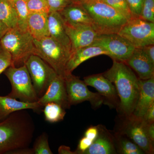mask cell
<instances>
[{
	"instance_id": "cell-1",
	"label": "cell",
	"mask_w": 154,
	"mask_h": 154,
	"mask_svg": "<svg viewBox=\"0 0 154 154\" xmlns=\"http://www.w3.org/2000/svg\"><path fill=\"white\" fill-rule=\"evenodd\" d=\"M35 128L26 110L11 113L0 121V154H31L29 146Z\"/></svg>"
},
{
	"instance_id": "cell-2",
	"label": "cell",
	"mask_w": 154,
	"mask_h": 154,
	"mask_svg": "<svg viewBox=\"0 0 154 154\" xmlns=\"http://www.w3.org/2000/svg\"><path fill=\"white\" fill-rule=\"evenodd\" d=\"M102 75L115 86L120 100V115H131L139 95V78L125 63L115 60L111 68Z\"/></svg>"
},
{
	"instance_id": "cell-3",
	"label": "cell",
	"mask_w": 154,
	"mask_h": 154,
	"mask_svg": "<svg viewBox=\"0 0 154 154\" xmlns=\"http://www.w3.org/2000/svg\"><path fill=\"white\" fill-rule=\"evenodd\" d=\"M93 21L92 27L99 34L118 33L128 20L101 0H89L82 4Z\"/></svg>"
},
{
	"instance_id": "cell-4",
	"label": "cell",
	"mask_w": 154,
	"mask_h": 154,
	"mask_svg": "<svg viewBox=\"0 0 154 154\" xmlns=\"http://www.w3.org/2000/svg\"><path fill=\"white\" fill-rule=\"evenodd\" d=\"M1 48L8 51L12 58V66H22L31 54H35L34 39L28 31L18 27L9 29L0 39Z\"/></svg>"
},
{
	"instance_id": "cell-5",
	"label": "cell",
	"mask_w": 154,
	"mask_h": 154,
	"mask_svg": "<svg viewBox=\"0 0 154 154\" xmlns=\"http://www.w3.org/2000/svg\"><path fill=\"white\" fill-rule=\"evenodd\" d=\"M35 55L38 56L51 67L59 75L64 78L67 63L72 51L50 36L40 40L34 39Z\"/></svg>"
},
{
	"instance_id": "cell-6",
	"label": "cell",
	"mask_w": 154,
	"mask_h": 154,
	"mask_svg": "<svg viewBox=\"0 0 154 154\" xmlns=\"http://www.w3.org/2000/svg\"><path fill=\"white\" fill-rule=\"evenodd\" d=\"M119 118L115 131L129 137L143 150L145 154H154V142L148 135L147 123L143 119L132 114L127 116L120 115Z\"/></svg>"
},
{
	"instance_id": "cell-7",
	"label": "cell",
	"mask_w": 154,
	"mask_h": 154,
	"mask_svg": "<svg viewBox=\"0 0 154 154\" xmlns=\"http://www.w3.org/2000/svg\"><path fill=\"white\" fill-rule=\"evenodd\" d=\"M4 72L12 86L8 96L22 102H38L39 98L25 64L19 67L9 66Z\"/></svg>"
},
{
	"instance_id": "cell-8",
	"label": "cell",
	"mask_w": 154,
	"mask_h": 154,
	"mask_svg": "<svg viewBox=\"0 0 154 154\" xmlns=\"http://www.w3.org/2000/svg\"><path fill=\"white\" fill-rule=\"evenodd\" d=\"M118 33L135 48L154 44V23L140 17L128 20Z\"/></svg>"
},
{
	"instance_id": "cell-9",
	"label": "cell",
	"mask_w": 154,
	"mask_h": 154,
	"mask_svg": "<svg viewBox=\"0 0 154 154\" xmlns=\"http://www.w3.org/2000/svg\"><path fill=\"white\" fill-rule=\"evenodd\" d=\"M64 79L71 106L88 101L94 108H97L104 103L102 96L98 93L91 92L84 81L80 79L79 77L70 73L67 74Z\"/></svg>"
},
{
	"instance_id": "cell-10",
	"label": "cell",
	"mask_w": 154,
	"mask_h": 154,
	"mask_svg": "<svg viewBox=\"0 0 154 154\" xmlns=\"http://www.w3.org/2000/svg\"><path fill=\"white\" fill-rule=\"evenodd\" d=\"M38 98L45 93L51 81L57 74L41 58L31 54L25 63Z\"/></svg>"
},
{
	"instance_id": "cell-11",
	"label": "cell",
	"mask_w": 154,
	"mask_h": 154,
	"mask_svg": "<svg viewBox=\"0 0 154 154\" xmlns=\"http://www.w3.org/2000/svg\"><path fill=\"white\" fill-rule=\"evenodd\" d=\"M92 45H97L107 51L113 60L125 61L131 55L135 48L118 33L99 34Z\"/></svg>"
},
{
	"instance_id": "cell-12",
	"label": "cell",
	"mask_w": 154,
	"mask_h": 154,
	"mask_svg": "<svg viewBox=\"0 0 154 154\" xmlns=\"http://www.w3.org/2000/svg\"><path fill=\"white\" fill-rule=\"evenodd\" d=\"M88 86L96 89L104 99V103L110 108H115L118 111L120 100L114 85L103 76L102 74L91 75L84 78Z\"/></svg>"
},
{
	"instance_id": "cell-13",
	"label": "cell",
	"mask_w": 154,
	"mask_h": 154,
	"mask_svg": "<svg viewBox=\"0 0 154 154\" xmlns=\"http://www.w3.org/2000/svg\"><path fill=\"white\" fill-rule=\"evenodd\" d=\"M38 102L43 107L47 103L52 102L60 105L64 109H69L71 106L69 103L63 77L56 75Z\"/></svg>"
},
{
	"instance_id": "cell-14",
	"label": "cell",
	"mask_w": 154,
	"mask_h": 154,
	"mask_svg": "<svg viewBox=\"0 0 154 154\" xmlns=\"http://www.w3.org/2000/svg\"><path fill=\"white\" fill-rule=\"evenodd\" d=\"M64 24L66 31L70 40L72 53L92 45L99 34L91 26H72Z\"/></svg>"
},
{
	"instance_id": "cell-15",
	"label": "cell",
	"mask_w": 154,
	"mask_h": 154,
	"mask_svg": "<svg viewBox=\"0 0 154 154\" xmlns=\"http://www.w3.org/2000/svg\"><path fill=\"white\" fill-rule=\"evenodd\" d=\"M139 80L140 92L137 103L132 113L143 117L147 110L154 103V75L148 79Z\"/></svg>"
},
{
	"instance_id": "cell-16",
	"label": "cell",
	"mask_w": 154,
	"mask_h": 154,
	"mask_svg": "<svg viewBox=\"0 0 154 154\" xmlns=\"http://www.w3.org/2000/svg\"><path fill=\"white\" fill-rule=\"evenodd\" d=\"M125 63L136 72L140 79H148L154 75V64L152 63L142 48H135Z\"/></svg>"
},
{
	"instance_id": "cell-17",
	"label": "cell",
	"mask_w": 154,
	"mask_h": 154,
	"mask_svg": "<svg viewBox=\"0 0 154 154\" xmlns=\"http://www.w3.org/2000/svg\"><path fill=\"white\" fill-rule=\"evenodd\" d=\"M58 12L67 25L72 26L93 25L89 13L81 4L72 3Z\"/></svg>"
},
{
	"instance_id": "cell-18",
	"label": "cell",
	"mask_w": 154,
	"mask_h": 154,
	"mask_svg": "<svg viewBox=\"0 0 154 154\" xmlns=\"http://www.w3.org/2000/svg\"><path fill=\"white\" fill-rule=\"evenodd\" d=\"M99 134L84 154H116L114 136L102 125H98Z\"/></svg>"
},
{
	"instance_id": "cell-19",
	"label": "cell",
	"mask_w": 154,
	"mask_h": 154,
	"mask_svg": "<svg viewBox=\"0 0 154 154\" xmlns=\"http://www.w3.org/2000/svg\"><path fill=\"white\" fill-rule=\"evenodd\" d=\"M42 108L43 107L38 102H24L8 96H0V120L7 118L16 111L30 109L38 113Z\"/></svg>"
},
{
	"instance_id": "cell-20",
	"label": "cell",
	"mask_w": 154,
	"mask_h": 154,
	"mask_svg": "<svg viewBox=\"0 0 154 154\" xmlns=\"http://www.w3.org/2000/svg\"><path fill=\"white\" fill-rule=\"evenodd\" d=\"M49 36L72 51L71 44L65 27L64 22L58 12L48 14Z\"/></svg>"
},
{
	"instance_id": "cell-21",
	"label": "cell",
	"mask_w": 154,
	"mask_h": 154,
	"mask_svg": "<svg viewBox=\"0 0 154 154\" xmlns=\"http://www.w3.org/2000/svg\"><path fill=\"white\" fill-rule=\"evenodd\" d=\"M102 54L108 55V53L104 48L97 45H91L76 50L72 53L67 63L66 75L72 73L77 67L86 60Z\"/></svg>"
},
{
	"instance_id": "cell-22",
	"label": "cell",
	"mask_w": 154,
	"mask_h": 154,
	"mask_svg": "<svg viewBox=\"0 0 154 154\" xmlns=\"http://www.w3.org/2000/svg\"><path fill=\"white\" fill-rule=\"evenodd\" d=\"M28 31L33 39L40 40L49 36L48 14L29 13L27 22Z\"/></svg>"
},
{
	"instance_id": "cell-23",
	"label": "cell",
	"mask_w": 154,
	"mask_h": 154,
	"mask_svg": "<svg viewBox=\"0 0 154 154\" xmlns=\"http://www.w3.org/2000/svg\"><path fill=\"white\" fill-rule=\"evenodd\" d=\"M113 136L117 154H145L139 146L125 135L115 131Z\"/></svg>"
},
{
	"instance_id": "cell-24",
	"label": "cell",
	"mask_w": 154,
	"mask_h": 154,
	"mask_svg": "<svg viewBox=\"0 0 154 154\" xmlns=\"http://www.w3.org/2000/svg\"><path fill=\"white\" fill-rule=\"evenodd\" d=\"M0 21L9 29L18 27L17 11L11 0H0Z\"/></svg>"
},
{
	"instance_id": "cell-25",
	"label": "cell",
	"mask_w": 154,
	"mask_h": 154,
	"mask_svg": "<svg viewBox=\"0 0 154 154\" xmlns=\"http://www.w3.org/2000/svg\"><path fill=\"white\" fill-rule=\"evenodd\" d=\"M43 111L45 120L51 123L63 120L66 114L65 109L58 104L52 102L45 105Z\"/></svg>"
},
{
	"instance_id": "cell-26",
	"label": "cell",
	"mask_w": 154,
	"mask_h": 154,
	"mask_svg": "<svg viewBox=\"0 0 154 154\" xmlns=\"http://www.w3.org/2000/svg\"><path fill=\"white\" fill-rule=\"evenodd\" d=\"M17 11L18 28L22 31H28L27 22L29 11L27 7V0H11Z\"/></svg>"
},
{
	"instance_id": "cell-27",
	"label": "cell",
	"mask_w": 154,
	"mask_h": 154,
	"mask_svg": "<svg viewBox=\"0 0 154 154\" xmlns=\"http://www.w3.org/2000/svg\"><path fill=\"white\" fill-rule=\"evenodd\" d=\"M31 149L32 154H53L48 143V136L43 132L36 139Z\"/></svg>"
},
{
	"instance_id": "cell-28",
	"label": "cell",
	"mask_w": 154,
	"mask_h": 154,
	"mask_svg": "<svg viewBox=\"0 0 154 154\" xmlns=\"http://www.w3.org/2000/svg\"><path fill=\"white\" fill-rule=\"evenodd\" d=\"M124 16L128 21L134 18L130 11L126 0H101Z\"/></svg>"
},
{
	"instance_id": "cell-29",
	"label": "cell",
	"mask_w": 154,
	"mask_h": 154,
	"mask_svg": "<svg viewBox=\"0 0 154 154\" xmlns=\"http://www.w3.org/2000/svg\"><path fill=\"white\" fill-rule=\"evenodd\" d=\"M29 13L49 14L50 9L47 0H27Z\"/></svg>"
},
{
	"instance_id": "cell-30",
	"label": "cell",
	"mask_w": 154,
	"mask_h": 154,
	"mask_svg": "<svg viewBox=\"0 0 154 154\" xmlns=\"http://www.w3.org/2000/svg\"><path fill=\"white\" fill-rule=\"evenodd\" d=\"M140 18L154 23V0H144Z\"/></svg>"
},
{
	"instance_id": "cell-31",
	"label": "cell",
	"mask_w": 154,
	"mask_h": 154,
	"mask_svg": "<svg viewBox=\"0 0 154 154\" xmlns=\"http://www.w3.org/2000/svg\"><path fill=\"white\" fill-rule=\"evenodd\" d=\"M128 5L133 17H140L144 0H126Z\"/></svg>"
},
{
	"instance_id": "cell-32",
	"label": "cell",
	"mask_w": 154,
	"mask_h": 154,
	"mask_svg": "<svg viewBox=\"0 0 154 154\" xmlns=\"http://www.w3.org/2000/svg\"><path fill=\"white\" fill-rule=\"evenodd\" d=\"M47 1L49 7L50 12H59L72 3L71 0H47Z\"/></svg>"
},
{
	"instance_id": "cell-33",
	"label": "cell",
	"mask_w": 154,
	"mask_h": 154,
	"mask_svg": "<svg viewBox=\"0 0 154 154\" xmlns=\"http://www.w3.org/2000/svg\"><path fill=\"white\" fill-rule=\"evenodd\" d=\"M12 58L8 51L2 49L0 51V75L12 66Z\"/></svg>"
},
{
	"instance_id": "cell-34",
	"label": "cell",
	"mask_w": 154,
	"mask_h": 154,
	"mask_svg": "<svg viewBox=\"0 0 154 154\" xmlns=\"http://www.w3.org/2000/svg\"><path fill=\"white\" fill-rule=\"evenodd\" d=\"M93 142V141L85 136L82 138L79 141L76 150L75 151L76 154H84L85 152L89 149Z\"/></svg>"
},
{
	"instance_id": "cell-35",
	"label": "cell",
	"mask_w": 154,
	"mask_h": 154,
	"mask_svg": "<svg viewBox=\"0 0 154 154\" xmlns=\"http://www.w3.org/2000/svg\"><path fill=\"white\" fill-rule=\"evenodd\" d=\"M98 126H91L86 130L85 133V136L94 141L98 136Z\"/></svg>"
},
{
	"instance_id": "cell-36",
	"label": "cell",
	"mask_w": 154,
	"mask_h": 154,
	"mask_svg": "<svg viewBox=\"0 0 154 154\" xmlns=\"http://www.w3.org/2000/svg\"><path fill=\"white\" fill-rule=\"evenodd\" d=\"M142 118L146 123L154 122V103L147 110L145 114Z\"/></svg>"
},
{
	"instance_id": "cell-37",
	"label": "cell",
	"mask_w": 154,
	"mask_h": 154,
	"mask_svg": "<svg viewBox=\"0 0 154 154\" xmlns=\"http://www.w3.org/2000/svg\"><path fill=\"white\" fill-rule=\"evenodd\" d=\"M142 49L152 63L154 64V44L146 45Z\"/></svg>"
},
{
	"instance_id": "cell-38",
	"label": "cell",
	"mask_w": 154,
	"mask_h": 154,
	"mask_svg": "<svg viewBox=\"0 0 154 154\" xmlns=\"http://www.w3.org/2000/svg\"><path fill=\"white\" fill-rule=\"evenodd\" d=\"M147 133L149 137L152 141L154 142V122L147 123Z\"/></svg>"
},
{
	"instance_id": "cell-39",
	"label": "cell",
	"mask_w": 154,
	"mask_h": 154,
	"mask_svg": "<svg viewBox=\"0 0 154 154\" xmlns=\"http://www.w3.org/2000/svg\"><path fill=\"white\" fill-rule=\"evenodd\" d=\"M58 151L59 154H76L75 152L72 151L70 148L66 146H60Z\"/></svg>"
},
{
	"instance_id": "cell-40",
	"label": "cell",
	"mask_w": 154,
	"mask_h": 154,
	"mask_svg": "<svg viewBox=\"0 0 154 154\" xmlns=\"http://www.w3.org/2000/svg\"><path fill=\"white\" fill-rule=\"evenodd\" d=\"M9 28L2 21H0V39L8 30Z\"/></svg>"
},
{
	"instance_id": "cell-41",
	"label": "cell",
	"mask_w": 154,
	"mask_h": 154,
	"mask_svg": "<svg viewBox=\"0 0 154 154\" xmlns=\"http://www.w3.org/2000/svg\"><path fill=\"white\" fill-rule=\"evenodd\" d=\"M71 1L72 3L82 5V4L87 2L88 0H71Z\"/></svg>"
},
{
	"instance_id": "cell-42",
	"label": "cell",
	"mask_w": 154,
	"mask_h": 154,
	"mask_svg": "<svg viewBox=\"0 0 154 154\" xmlns=\"http://www.w3.org/2000/svg\"><path fill=\"white\" fill-rule=\"evenodd\" d=\"M1 50H2V48H1V45H0V51H1Z\"/></svg>"
},
{
	"instance_id": "cell-43",
	"label": "cell",
	"mask_w": 154,
	"mask_h": 154,
	"mask_svg": "<svg viewBox=\"0 0 154 154\" xmlns=\"http://www.w3.org/2000/svg\"><path fill=\"white\" fill-rule=\"evenodd\" d=\"M88 1H89V0H88Z\"/></svg>"
},
{
	"instance_id": "cell-44",
	"label": "cell",
	"mask_w": 154,
	"mask_h": 154,
	"mask_svg": "<svg viewBox=\"0 0 154 154\" xmlns=\"http://www.w3.org/2000/svg\"><path fill=\"white\" fill-rule=\"evenodd\" d=\"M0 121H1V120H0Z\"/></svg>"
}]
</instances>
